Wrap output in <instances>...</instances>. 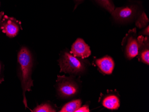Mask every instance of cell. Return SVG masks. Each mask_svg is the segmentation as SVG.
I'll return each instance as SVG.
<instances>
[{
	"label": "cell",
	"mask_w": 149,
	"mask_h": 112,
	"mask_svg": "<svg viewBox=\"0 0 149 112\" xmlns=\"http://www.w3.org/2000/svg\"><path fill=\"white\" fill-rule=\"evenodd\" d=\"M17 61L21 70V81L23 91V103L25 108L28 107L26 97V92L31 91L33 86V81L32 79L33 61L31 53L28 48L23 47L21 49L17 55Z\"/></svg>",
	"instance_id": "cell-1"
},
{
	"label": "cell",
	"mask_w": 149,
	"mask_h": 112,
	"mask_svg": "<svg viewBox=\"0 0 149 112\" xmlns=\"http://www.w3.org/2000/svg\"><path fill=\"white\" fill-rule=\"evenodd\" d=\"M60 72L66 73L77 74L83 72L85 69L84 64L78 58L71 53L65 52L58 60Z\"/></svg>",
	"instance_id": "cell-2"
},
{
	"label": "cell",
	"mask_w": 149,
	"mask_h": 112,
	"mask_svg": "<svg viewBox=\"0 0 149 112\" xmlns=\"http://www.w3.org/2000/svg\"><path fill=\"white\" fill-rule=\"evenodd\" d=\"M58 92L60 97L69 98L73 97L78 92V86L71 78L58 76Z\"/></svg>",
	"instance_id": "cell-3"
},
{
	"label": "cell",
	"mask_w": 149,
	"mask_h": 112,
	"mask_svg": "<svg viewBox=\"0 0 149 112\" xmlns=\"http://www.w3.org/2000/svg\"><path fill=\"white\" fill-rule=\"evenodd\" d=\"M136 12V7L130 6L115 8L111 14L116 20L125 22L132 19Z\"/></svg>",
	"instance_id": "cell-4"
},
{
	"label": "cell",
	"mask_w": 149,
	"mask_h": 112,
	"mask_svg": "<svg viewBox=\"0 0 149 112\" xmlns=\"http://www.w3.org/2000/svg\"><path fill=\"white\" fill-rule=\"evenodd\" d=\"M70 53L74 56L84 58L88 57L91 55V51L90 47L83 39L78 38L72 45Z\"/></svg>",
	"instance_id": "cell-5"
},
{
	"label": "cell",
	"mask_w": 149,
	"mask_h": 112,
	"mask_svg": "<svg viewBox=\"0 0 149 112\" xmlns=\"http://www.w3.org/2000/svg\"><path fill=\"white\" fill-rule=\"evenodd\" d=\"M1 26L3 33L10 38H13L18 34L19 26L15 19L6 17Z\"/></svg>",
	"instance_id": "cell-6"
},
{
	"label": "cell",
	"mask_w": 149,
	"mask_h": 112,
	"mask_svg": "<svg viewBox=\"0 0 149 112\" xmlns=\"http://www.w3.org/2000/svg\"><path fill=\"white\" fill-rule=\"evenodd\" d=\"M140 44V36L137 39L134 37H130L128 39L126 47V54L129 59L134 58L139 55Z\"/></svg>",
	"instance_id": "cell-7"
},
{
	"label": "cell",
	"mask_w": 149,
	"mask_h": 112,
	"mask_svg": "<svg viewBox=\"0 0 149 112\" xmlns=\"http://www.w3.org/2000/svg\"><path fill=\"white\" fill-rule=\"evenodd\" d=\"M96 63L103 73L108 75L112 74L114 67V63L112 58L105 56L98 59L96 61Z\"/></svg>",
	"instance_id": "cell-8"
},
{
	"label": "cell",
	"mask_w": 149,
	"mask_h": 112,
	"mask_svg": "<svg viewBox=\"0 0 149 112\" xmlns=\"http://www.w3.org/2000/svg\"><path fill=\"white\" fill-rule=\"evenodd\" d=\"M140 51V60L141 61L149 64V40L147 38H144L140 36V44L139 51Z\"/></svg>",
	"instance_id": "cell-9"
},
{
	"label": "cell",
	"mask_w": 149,
	"mask_h": 112,
	"mask_svg": "<svg viewBox=\"0 0 149 112\" xmlns=\"http://www.w3.org/2000/svg\"><path fill=\"white\" fill-rule=\"evenodd\" d=\"M102 104L108 109H118L120 106L119 100L116 96L110 95L104 99Z\"/></svg>",
	"instance_id": "cell-10"
},
{
	"label": "cell",
	"mask_w": 149,
	"mask_h": 112,
	"mask_svg": "<svg viewBox=\"0 0 149 112\" xmlns=\"http://www.w3.org/2000/svg\"><path fill=\"white\" fill-rule=\"evenodd\" d=\"M82 102L79 99L73 100L66 104L60 110L61 112H76L81 107Z\"/></svg>",
	"instance_id": "cell-11"
},
{
	"label": "cell",
	"mask_w": 149,
	"mask_h": 112,
	"mask_svg": "<svg viewBox=\"0 0 149 112\" xmlns=\"http://www.w3.org/2000/svg\"><path fill=\"white\" fill-rule=\"evenodd\" d=\"M99 5L111 13L115 9V6L111 0H95Z\"/></svg>",
	"instance_id": "cell-12"
},
{
	"label": "cell",
	"mask_w": 149,
	"mask_h": 112,
	"mask_svg": "<svg viewBox=\"0 0 149 112\" xmlns=\"http://www.w3.org/2000/svg\"><path fill=\"white\" fill-rule=\"evenodd\" d=\"M32 112H55L56 110L54 109L52 106L48 104H42L38 105L34 109Z\"/></svg>",
	"instance_id": "cell-13"
},
{
	"label": "cell",
	"mask_w": 149,
	"mask_h": 112,
	"mask_svg": "<svg viewBox=\"0 0 149 112\" xmlns=\"http://www.w3.org/2000/svg\"><path fill=\"white\" fill-rule=\"evenodd\" d=\"M149 22V19L145 13L141 15L138 20L136 22V24L137 27L142 28L146 26Z\"/></svg>",
	"instance_id": "cell-14"
},
{
	"label": "cell",
	"mask_w": 149,
	"mask_h": 112,
	"mask_svg": "<svg viewBox=\"0 0 149 112\" xmlns=\"http://www.w3.org/2000/svg\"><path fill=\"white\" fill-rule=\"evenodd\" d=\"M90 112L89 107L88 105H84L83 106L80 107L79 109H78L76 112Z\"/></svg>",
	"instance_id": "cell-15"
},
{
	"label": "cell",
	"mask_w": 149,
	"mask_h": 112,
	"mask_svg": "<svg viewBox=\"0 0 149 112\" xmlns=\"http://www.w3.org/2000/svg\"><path fill=\"white\" fill-rule=\"evenodd\" d=\"M1 72H2V67H1V63L0 62V83H1V82L4 81L3 78L1 77Z\"/></svg>",
	"instance_id": "cell-16"
},
{
	"label": "cell",
	"mask_w": 149,
	"mask_h": 112,
	"mask_svg": "<svg viewBox=\"0 0 149 112\" xmlns=\"http://www.w3.org/2000/svg\"><path fill=\"white\" fill-rule=\"evenodd\" d=\"M143 35L149 36V26H147V28H146L145 30L143 31Z\"/></svg>",
	"instance_id": "cell-17"
},
{
	"label": "cell",
	"mask_w": 149,
	"mask_h": 112,
	"mask_svg": "<svg viewBox=\"0 0 149 112\" xmlns=\"http://www.w3.org/2000/svg\"><path fill=\"white\" fill-rule=\"evenodd\" d=\"M76 1H83V0H76Z\"/></svg>",
	"instance_id": "cell-18"
}]
</instances>
